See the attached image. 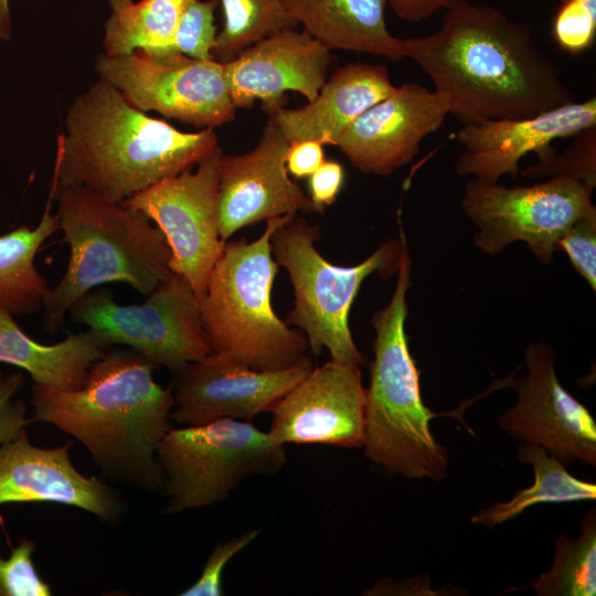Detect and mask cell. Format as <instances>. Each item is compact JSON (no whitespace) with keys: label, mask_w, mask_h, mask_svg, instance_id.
I'll use <instances>...</instances> for the list:
<instances>
[{"label":"cell","mask_w":596,"mask_h":596,"mask_svg":"<svg viewBox=\"0 0 596 596\" xmlns=\"http://www.w3.org/2000/svg\"><path fill=\"white\" fill-rule=\"evenodd\" d=\"M215 7L216 0L187 1L174 33V52L198 60H213L212 50L217 35L214 25Z\"/></svg>","instance_id":"f546056e"},{"label":"cell","mask_w":596,"mask_h":596,"mask_svg":"<svg viewBox=\"0 0 596 596\" xmlns=\"http://www.w3.org/2000/svg\"><path fill=\"white\" fill-rule=\"evenodd\" d=\"M395 87L385 65L352 63L338 68L307 105L266 113L288 142L312 139L337 146L351 124Z\"/></svg>","instance_id":"44dd1931"},{"label":"cell","mask_w":596,"mask_h":596,"mask_svg":"<svg viewBox=\"0 0 596 596\" xmlns=\"http://www.w3.org/2000/svg\"><path fill=\"white\" fill-rule=\"evenodd\" d=\"M331 62L328 46L305 31L286 29L224 63V74L236 108H249L259 99L267 111L283 106L288 91L300 93L308 102L315 99Z\"/></svg>","instance_id":"d6986e66"},{"label":"cell","mask_w":596,"mask_h":596,"mask_svg":"<svg viewBox=\"0 0 596 596\" xmlns=\"http://www.w3.org/2000/svg\"><path fill=\"white\" fill-rule=\"evenodd\" d=\"M402 242L397 281L390 302L373 313L374 358L365 389L364 455L390 475L406 478L446 477L448 455L429 424L438 416L422 398L419 371L405 332L406 294L411 286V259L400 223Z\"/></svg>","instance_id":"5b68a950"},{"label":"cell","mask_w":596,"mask_h":596,"mask_svg":"<svg viewBox=\"0 0 596 596\" xmlns=\"http://www.w3.org/2000/svg\"><path fill=\"white\" fill-rule=\"evenodd\" d=\"M444 10L434 33L402 40L405 57L447 97L457 120L529 118L574 100L529 24L468 0H451Z\"/></svg>","instance_id":"6da1fadb"},{"label":"cell","mask_w":596,"mask_h":596,"mask_svg":"<svg viewBox=\"0 0 596 596\" xmlns=\"http://www.w3.org/2000/svg\"><path fill=\"white\" fill-rule=\"evenodd\" d=\"M539 596H594L596 594V513L593 507L582 521L577 539L561 534L549 572L531 581Z\"/></svg>","instance_id":"4316f807"},{"label":"cell","mask_w":596,"mask_h":596,"mask_svg":"<svg viewBox=\"0 0 596 596\" xmlns=\"http://www.w3.org/2000/svg\"><path fill=\"white\" fill-rule=\"evenodd\" d=\"M25 383L21 372L0 376V445L19 437L31 419L26 417V406L14 396Z\"/></svg>","instance_id":"e575fe53"},{"label":"cell","mask_w":596,"mask_h":596,"mask_svg":"<svg viewBox=\"0 0 596 596\" xmlns=\"http://www.w3.org/2000/svg\"><path fill=\"white\" fill-rule=\"evenodd\" d=\"M156 368L132 349H108L77 390L34 384L31 423L52 424L81 441L108 478L159 490L164 476L156 451L172 428L174 394L172 384L155 381Z\"/></svg>","instance_id":"7a4b0ae2"},{"label":"cell","mask_w":596,"mask_h":596,"mask_svg":"<svg viewBox=\"0 0 596 596\" xmlns=\"http://www.w3.org/2000/svg\"><path fill=\"white\" fill-rule=\"evenodd\" d=\"M552 32L557 45L576 55L593 46L596 39V15L572 6L558 7Z\"/></svg>","instance_id":"836d02e7"},{"label":"cell","mask_w":596,"mask_h":596,"mask_svg":"<svg viewBox=\"0 0 596 596\" xmlns=\"http://www.w3.org/2000/svg\"><path fill=\"white\" fill-rule=\"evenodd\" d=\"M34 541L20 538L9 556L0 553V596H50L52 589L33 562Z\"/></svg>","instance_id":"4dcf8cb0"},{"label":"cell","mask_w":596,"mask_h":596,"mask_svg":"<svg viewBox=\"0 0 596 596\" xmlns=\"http://www.w3.org/2000/svg\"><path fill=\"white\" fill-rule=\"evenodd\" d=\"M448 114L446 96L404 83L359 116L337 147L361 172L390 175L416 156L423 139L439 129Z\"/></svg>","instance_id":"e0dca14e"},{"label":"cell","mask_w":596,"mask_h":596,"mask_svg":"<svg viewBox=\"0 0 596 596\" xmlns=\"http://www.w3.org/2000/svg\"><path fill=\"white\" fill-rule=\"evenodd\" d=\"M319 227L295 216L270 237L272 254L290 278L294 309L286 323L299 327L309 349L319 355L326 348L332 361L364 365L365 356L352 338L348 317L363 280L377 272L390 276L397 272L401 237L379 246L359 265L337 266L323 258L315 246Z\"/></svg>","instance_id":"52a82bcc"},{"label":"cell","mask_w":596,"mask_h":596,"mask_svg":"<svg viewBox=\"0 0 596 596\" xmlns=\"http://www.w3.org/2000/svg\"><path fill=\"white\" fill-rule=\"evenodd\" d=\"M220 1L224 21L212 56L221 63L232 61L243 50L270 34L297 25L280 0Z\"/></svg>","instance_id":"83f0119b"},{"label":"cell","mask_w":596,"mask_h":596,"mask_svg":"<svg viewBox=\"0 0 596 596\" xmlns=\"http://www.w3.org/2000/svg\"><path fill=\"white\" fill-rule=\"evenodd\" d=\"M50 199L57 202L55 215L71 255L44 298L47 331H57L71 307L99 285L124 283L148 295L172 274L169 244L142 212L75 184H52Z\"/></svg>","instance_id":"277c9868"},{"label":"cell","mask_w":596,"mask_h":596,"mask_svg":"<svg viewBox=\"0 0 596 596\" xmlns=\"http://www.w3.org/2000/svg\"><path fill=\"white\" fill-rule=\"evenodd\" d=\"M572 138V145L563 152L556 153L551 146L536 155V163L519 173L528 178H572L595 189L596 127L585 129Z\"/></svg>","instance_id":"f1b7e54d"},{"label":"cell","mask_w":596,"mask_h":596,"mask_svg":"<svg viewBox=\"0 0 596 596\" xmlns=\"http://www.w3.org/2000/svg\"><path fill=\"white\" fill-rule=\"evenodd\" d=\"M593 190L566 177L513 188L473 178L466 183L461 207L479 228L475 244L485 253L498 255L510 243L522 241L547 264L565 231L596 213Z\"/></svg>","instance_id":"30bf717a"},{"label":"cell","mask_w":596,"mask_h":596,"mask_svg":"<svg viewBox=\"0 0 596 596\" xmlns=\"http://www.w3.org/2000/svg\"><path fill=\"white\" fill-rule=\"evenodd\" d=\"M304 31L331 49L405 57L403 40L385 22L386 0H280Z\"/></svg>","instance_id":"7402d4cb"},{"label":"cell","mask_w":596,"mask_h":596,"mask_svg":"<svg viewBox=\"0 0 596 596\" xmlns=\"http://www.w3.org/2000/svg\"><path fill=\"white\" fill-rule=\"evenodd\" d=\"M596 127V98L571 102L540 115L521 119H494L465 124L456 134L464 151L455 169L459 175L497 182L520 172L519 162L529 152L536 155L552 141L573 137Z\"/></svg>","instance_id":"ffe728a7"},{"label":"cell","mask_w":596,"mask_h":596,"mask_svg":"<svg viewBox=\"0 0 596 596\" xmlns=\"http://www.w3.org/2000/svg\"><path fill=\"white\" fill-rule=\"evenodd\" d=\"M561 6H572L596 15V0H560Z\"/></svg>","instance_id":"ab89813d"},{"label":"cell","mask_w":596,"mask_h":596,"mask_svg":"<svg viewBox=\"0 0 596 596\" xmlns=\"http://www.w3.org/2000/svg\"><path fill=\"white\" fill-rule=\"evenodd\" d=\"M221 155L219 148L198 163L195 172L187 169L121 202L160 228L171 251V272L189 281L198 300L226 244L217 221Z\"/></svg>","instance_id":"7c38bea8"},{"label":"cell","mask_w":596,"mask_h":596,"mask_svg":"<svg viewBox=\"0 0 596 596\" xmlns=\"http://www.w3.org/2000/svg\"><path fill=\"white\" fill-rule=\"evenodd\" d=\"M98 78L115 87L137 109L201 128L235 119L224 63L198 60L178 52L141 50L97 56Z\"/></svg>","instance_id":"8fae6325"},{"label":"cell","mask_w":596,"mask_h":596,"mask_svg":"<svg viewBox=\"0 0 596 596\" xmlns=\"http://www.w3.org/2000/svg\"><path fill=\"white\" fill-rule=\"evenodd\" d=\"M555 351L544 342L528 345L526 375L509 383L514 406L499 418L500 430L524 444L540 446L565 467L578 460L596 466V422L560 383Z\"/></svg>","instance_id":"4fadbf2b"},{"label":"cell","mask_w":596,"mask_h":596,"mask_svg":"<svg viewBox=\"0 0 596 596\" xmlns=\"http://www.w3.org/2000/svg\"><path fill=\"white\" fill-rule=\"evenodd\" d=\"M451 0H386L402 20L416 23L445 9Z\"/></svg>","instance_id":"74e56055"},{"label":"cell","mask_w":596,"mask_h":596,"mask_svg":"<svg viewBox=\"0 0 596 596\" xmlns=\"http://www.w3.org/2000/svg\"><path fill=\"white\" fill-rule=\"evenodd\" d=\"M147 296L121 305L108 290H91L68 312L110 345H127L173 374L211 354L199 300L184 277L172 273Z\"/></svg>","instance_id":"9c48e42d"},{"label":"cell","mask_w":596,"mask_h":596,"mask_svg":"<svg viewBox=\"0 0 596 596\" xmlns=\"http://www.w3.org/2000/svg\"><path fill=\"white\" fill-rule=\"evenodd\" d=\"M309 178V199L317 213L323 214L324 209L337 200L343 183L344 169L336 160H324Z\"/></svg>","instance_id":"d590c367"},{"label":"cell","mask_w":596,"mask_h":596,"mask_svg":"<svg viewBox=\"0 0 596 596\" xmlns=\"http://www.w3.org/2000/svg\"><path fill=\"white\" fill-rule=\"evenodd\" d=\"M575 269L596 288V213L575 221L557 242Z\"/></svg>","instance_id":"d6a6232c"},{"label":"cell","mask_w":596,"mask_h":596,"mask_svg":"<svg viewBox=\"0 0 596 596\" xmlns=\"http://www.w3.org/2000/svg\"><path fill=\"white\" fill-rule=\"evenodd\" d=\"M272 413L267 433L276 444L363 447L365 389L361 366L331 360L313 368Z\"/></svg>","instance_id":"9a60e30c"},{"label":"cell","mask_w":596,"mask_h":596,"mask_svg":"<svg viewBox=\"0 0 596 596\" xmlns=\"http://www.w3.org/2000/svg\"><path fill=\"white\" fill-rule=\"evenodd\" d=\"M324 160L323 145L321 142L312 139L296 140L289 142L286 153V169L295 178H307Z\"/></svg>","instance_id":"8d00e7d4"},{"label":"cell","mask_w":596,"mask_h":596,"mask_svg":"<svg viewBox=\"0 0 596 596\" xmlns=\"http://www.w3.org/2000/svg\"><path fill=\"white\" fill-rule=\"evenodd\" d=\"M187 1L108 0L110 14L105 23L104 53L174 52V33Z\"/></svg>","instance_id":"d4e9b609"},{"label":"cell","mask_w":596,"mask_h":596,"mask_svg":"<svg viewBox=\"0 0 596 596\" xmlns=\"http://www.w3.org/2000/svg\"><path fill=\"white\" fill-rule=\"evenodd\" d=\"M260 533L249 529L224 542L217 541L210 553L198 579L180 593L181 596H221L223 595L222 575L227 563L247 547Z\"/></svg>","instance_id":"1f68e13d"},{"label":"cell","mask_w":596,"mask_h":596,"mask_svg":"<svg viewBox=\"0 0 596 596\" xmlns=\"http://www.w3.org/2000/svg\"><path fill=\"white\" fill-rule=\"evenodd\" d=\"M295 216L267 220L254 242L242 238L225 244L199 300L211 353L256 371L286 370L309 356L306 336L280 320L272 306L277 264L270 237Z\"/></svg>","instance_id":"8992f818"},{"label":"cell","mask_w":596,"mask_h":596,"mask_svg":"<svg viewBox=\"0 0 596 596\" xmlns=\"http://www.w3.org/2000/svg\"><path fill=\"white\" fill-rule=\"evenodd\" d=\"M219 148L213 128L180 131L137 109L98 78L66 111L56 139L52 184L82 185L123 202Z\"/></svg>","instance_id":"3957f363"},{"label":"cell","mask_w":596,"mask_h":596,"mask_svg":"<svg viewBox=\"0 0 596 596\" xmlns=\"http://www.w3.org/2000/svg\"><path fill=\"white\" fill-rule=\"evenodd\" d=\"M312 369L310 356L286 370L256 371L211 353L174 374L171 421L181 426L221 418L251 421L272 412Z\"/></svg>","instance_id":"5bb4252c"},{"label":"cell","mask_w":596,"mask_h":596,"mask_svg":"<svg viewBox=\"0 0 596 596\" xmlns=\"http://www.w3.org/2000/svg\"><path fill=\"white\" fill-rule=\"evenodd\" d=\"M109 347L105 338L91 329L71 332L54 344H42L21 330L13 315L0 306V362L26 371L34 384L58 391L77 390L89 368Z\"/></svg>","instance_id":"603a6c76"},{"label":"cell","mask_w":596,"mask_h":596,"mask_svg":"<svg viewBox=\"0 0 596 596\" xmlns=\"http://www.w3.org/2000/svg\"><path fill=\"white\" fill-rule=\"evenodd\" d=\"M289 142L269 120L256 147L219 160V232L227 241L242 227L274 217L315 212L301 188L289 179Z\"/></svg>","instance_id":"2e32d148"},{"label":"cell","mask_w":596,"mask_h":596,"mask_svg":"<svg viewBox=\"0 0 596 596\" xmlns=\"http://www.w3.org/2000/svg\"><path fill=\"white\" fill-rule=\"evenodd\" d=\"M9 0H0V40L9 41L12 38V22Z\"/></svg>","instance_id":"f35d334b"},{"label":"cell","mask_w":596,"mask_h":596,"mask_svg":"<svg viewBox=\"0 0 596 596\" xmlns=\"http://www.w3.org/2000/svg\"><path fill=\"white\" fill-rule=\"evenodd\" d=\"M72 444L36 447L24 430L0 445V505L58 503L87 511L104 523H117L127 510L125 499L104 480L86 477L73 466Z\"/></svg>","instance_id":"ac0fdd59"},{"label":"cell","mask_w":596,"mask_h":596,"mask_svg":"<svg viewBox=\"0 0 596 596\" xmlns=\"http://www.w3.org/2000/svg\"><path fill=\"white\" fill-rule=\"evenodd\" d=\"M50 205L51 199L35 227L22 225L0 235V306L13 316L36 312L50 289L34 265L38 251L58 230Z\"/></svg>","instance_id":"cb8c5ba5"},{"label":"cell","mask_w":596,"mask_h":596,"mask_svg":"<svg viewBox=\"0 0 596 596\" xmlns=\"http://www.w3.org/2000/svg\"><path fill=\"white\" fill-rule=\"evenodd\" d=\"M518 458L534 470V483L505 502H496L479 510L470 522L489 528L502 524L539 503H565L595 500L596 485L575 478L566 467L540 446H518Z\"/></svg>","instance_id":"484cf974"},{"label":"cell","mask_w":596,"mask_h":596,"mask_svg":"<svg viewBox=\"0 0 596 596\" xmlns=\"http://www.w3.org/2000/svg\"><path fill=\"white\" fill-rule=\"evenodd\" d=\"M166 514L226 500L247 478L273 477L287 462L284 445L249 421L221 418L171 428L158 445Z\"/></svg>","instance_id":"ba28073f"}]
</instances>
